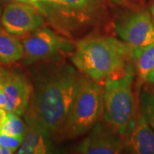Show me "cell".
I'll list each match as a JSON object with an SVG mask.
<instances>
[{
	"instance_id": "obj_14",
	"label": "cell",
	"mask_w": 154,
	"mask_h": 154,
	"mask_svg": "<svg viewBox=\"0 0 154 154\" xmlns=\"http://www.w3.org/2000/svg\"><path fill=\"white\" fill-rule=\"evenodd\" d=\"M131 59L135 62L138 76L146 82V78L154 68V42L143 47H131Z\"/></svg>"
},
{
	"instance_id": "obj_7",
	"label": "cell",
	"mask_w": 154,
	"mask_h": 154,
	"mask_svg": "<svg viewBox=\"0 0 154 154\" xmlns=\"http://www.w3.org/2000/svg\"><path fill=\"white\" fill-rule=\"evenodd\" d=\"M116 35L132 48L143 47L154 42V23L148 11L125 14L114 23Z\"/></svg>"
},
{
	"instance_id": "obj_26",
	"label": "cell",
	"mask_w": 154,
	"mask_h": 154,
	"mask_svg": "<svg viewBox=\"0 0 154 154\" xmlns=\"http://www.w3.org/2000/svg\"><path fill=\"white\" fill-rule=\"evenodd\" d=\"M1 76H2V69H0V82H1Z\"/></svg>"
},
{
	"instance_id": "obj_5",
	"label": "cell",
	"mask_w": 154,
	"mask_h": 154,
	"mask_svg": "<svg viewBox=\"0 0 154 154\" xmlns=\"http://www.w3.org/2000/svg\"><path fill=\"white\" fill-rule=\"evenodd\" d=\"M40 11L58 30L75 33L93 26L100 17L99 0H40Z\"/></svg>"
},
{
	"instance_id": "obj_9",
	"label": "cell",
	"mask_w": 154,
	"mask_h": 154,
	"mask_svg": "<svg viewBox=\"0 0 154 154\" xmlns=\"http://www.w3.org/2000/svg\"><path fill=\"white\" fill-rule=\"evenodd\" d=\"M0 83L6 96L5 109L8 112L19 116L24 115L32 98V83L24 75L19 72L3 69Z\"/></svg>"
},
{
	"instance_id": "obj_23",
	"label": "cell",
	"mask_w": 154,
	"mask_h": 154,
	"mask_svg": "<svg viewBox=\"0 0 154 154\" xmlns=\"http://www.w3.org/2000/svg\"><path fill=\"white\" fill-rule=\"evenodd\" d=\"M110 1L115 5H124L127 0H110Z\"/></svg>"
},
{
	"instance_id": "obj_3",
	"label": "cell",
	"mask_w": 154,
	"mask_h": 154,
	"mask_svg": "<svg viewBox=\"0 0 154 154\" xmlns=\"http://www.w3.org/2000/svg\"><path fill=\"white\" fill-rule=\"evenodd\" d=\"M103 86L80 75L70 110L57 139H74L88 133L103 116Z\"/></svg>"
},
{
	"instance_id": "obj_15",
	"label": "cell",
	"mask_w": 154,
	"mask_h": 154,
	"mask_svg": "<svg viewBox=\"0 0 154 154\" xmlns=\"http://www.w3.org/2000/svg\"><path fill=\"white\" fill-rule=\"evenodd\" d=\"M26 131L27 124L20 117V116L7 111V117L0 129V133L7 135L24 139Z\"/></svg>"
},
{
	"instance_id": "obj_20",
	"label": "cell",
	"mask_w": 154,
	"mask_h": 154,
	"mask_svg": "<svg viewBox=\"0 0 154 154\" xmlns=\"http://www.w3.org/2000/svg\"><path fill=\"white\" fill-rule=\"evenodd\" d=\"M7 117V110L5 108H0V129L5 123Z\"/></svg>"
},
{
	"instance_id": "obj_18",
	"label": "cell",
	"mask_w": 154,
	"mask_h": 154,
	"mask_svg": "<svg viewBox=\"0 0 154 154\" xmlns=\"http://www.w3.org/2000/svg\"><path fill=\"white\" fill-rule=\"evenodd\" d=\"M0 2L4 3H22V4H28L37 7L40 11V6H41V2L40 0H0Z\"/></svg>"
},
{
	"instance_id": "obj_6",
	"label": "cell",
	"mask_w": 154,
	"mask_h": 154,
	"mask_svg": "<svg viewBox=\"0 0 154 154\" xmlns=\"http://www.w3.org/2000/svg\"><path fill=\"white\" fill-rule=\"evenodd\" d=\"M21 40L24 49L22 60L26 65L39 62H59L72 55L75 49V44L71 40L44 26L23 36Z\"/></svg>"
},
{
	"instance_id": "obj_24",
	"label": "cell",
	"mask_w": 154,
	"mask_h": 154,
	"mask_svg": "<svg viewBox=\"0 0 154 154\" xmlns=\"http://www.w3.org/2000/svg\"><path fill=\"white\" fill-rule=\"evenodd\" d=\"M151 17H152V22L154 23V5L151 7Z\"/></svg>"
},
{
	"instance_id": "obj_25",
	"label": "cell",
	"mask_w": 154,
	"mask_h": 154,
	"mask_svg": "<svg viewBox=\"0 0 154 154\" xmlns=\"http://www.w3.org/2000/svg\"><path fill=\"white\" fill-rule=\"evenodd\" d=\"M2 7H1V5H0V23H1V14H2Z\"/></svg>"
},
{
	"instance_id": "obj_17",
	"label": "cell",
	"mask_w": 154,
	"mask_h": 154,
	"mask_svg": "<svg viewBox=\"0 0 154 154\" xmlns=\"http://www.w3.org/2000/svg\"><path fill=\"white\" fill-rule=\"evenodd\" d=\"M23 140L24 139L22 138L11 136L0 133V145L11 149L14 152H17L18 148L23 142Z\"/></svg>"
},
{
	"instance_id": "obj_8",
	"label": "cell",
	"mask_w": 154,
	"mask_h": 154,
	"mask_svg": "<svg viewBox=\"0 0 154 154\" xmlns=\"http://www.w3.org/2000/svg\"><path fill=\"white\" fill-rule=\"evenodd\" d=\"M45 21L44 15L37 7L22 3H8L1 14L2 27L17 37L43 27Z\"/></svg>"
},
{
	"instance_id": "obj_13",
	"label": "cell",
	"mask_w": 154,
	"mask_h": 154,
	"mask_svg": "<svg viewBox=\"0 0 154 154\" xmlns=\"http://www.w3.org/2000/svg\"><path fill=\"white\" fill-rule=\"evenodd\" d=\"M23 56L24 49L22 40L8 32L4 27H0V63L11 65L22 60Z\"/></svg>"
},
{
	"instance_id": "obj_10",
	"label": "cell",
	"mask_w": 154,
	"mask_h": 154,
	"mask_svg": "<svg viewBox=\"0 0 154 154\" xmlns=\"http://www.w3.org/2000/svg\"><path fill=\"white\" fill-rule=\"evenodd\" d=\"M124 150L122 137L105 122L99 121L77 146L76 152L82 154H118Z\"/></svg>"
},
{
	"instance_id": "obj_2",
	"label": "cell",
	"mask_w": 154,
	"mask_h": 154,
	"mask_svg": "<svg viewBox=\"0 0 154 154\" xmlns=\"http://www.w3.org/2000/svg\"><path fill=\"white\" fill-rule=\"evenodd\" d=\"M131 59V46L110 36L84 38L75 44L72 63L96 82L120 75Z\"/></svg>"
},
{
	"instance_id": "obj_4",
	"label": "cell",
	"mask_w": 154,
	"mask_h": 154,
	"mask_svg": "<svg viewBox=\"0 0 154 154\" xmlns=\"http://www.w3.org/2000/svg\"><path fill=\"white\" fill-rule=\"evenodd\" d=\"M134 75L128 63L120 75L105 80L103 85L104 122L122 137L126 136L134 121Z\"/></svg>"
},
{
	"instance_id": "obj_22",
	"label": "cell",
	"mask_w": 154,
	"mask_h": 154,
	"mask_svg": "<svg viewBox=\"0 0 154 154\" xmlns=\"http://www.w3.org/2000/svg\"><path fill=\"white\" fill-rule=\"evenodd\" d=\"M14 153V152L11 149L8 148L6 146H1L0 145V154H12Z\"/></svg>"
},
{
	"instance_id": "obj_19",
	"label": "cell",
	"mask_w": 154,
	"mask_h": 154,
	"mask_svg": "<svg viewBox=\"0 0 154 154\" xmlns=\"http://www.w3.org/2000/svg\"><path fill=\"white\" fill-rule=\"evenodd\" d=\"M6 96L4 92L3 87L0 83V108H5Z\"/></svg>"
},
{
	"instance_id": "obj_11",
	"label": "cell",
	"mask_w": 154,
	"mask_h": 154,
	"mask_svg": "<svg viewBox=\"0 0 154 154\" xmlns=\"http://www.w3.org/2000/svg\"><path fill=\"white\" fill-rule=\"evenodd\" d=\"M27 131L23 142L17 151L18 154H46L54 152L53 138L33 117L26 114Z\"/></svg>"
},
{
	"instance_id": "obj_12",
	"label": "cell",
	"mask_w": 154,
	"mask_h": 154,
	"mask_svg": "<svg viewBox=\"0 0 154 154\" xmlns=\"http://www.w3.org/2000/svg\"><path fill=\"white\" fill-rule=\"evenodd\" d=\"M124 149L137 154H154V131L140 110L137 121L125 136Z\"/></svg>"
},
{
	"instance_id": "obj_16",
	"label": "cell",
	"mask_w": 154,
	"mask_h": 154,
	"mask_svg": "<svg viewBox=\"0 0 154 154\" xmlns=\"http://www.w3.org/2000/svg\"><path fill=\"white\" fill-rule=\"evenodd\" d=\"M140 106L146 119L154 131V96L146 91L140 95Z\"/></svg>"
},
{
	"instance_id": "obj_21",
	"label": "cell",
	"mask_w": 154,
	"mask_h": 154,
	"mask_svg": "<svg viewBox=\"0 0 154 154\" xmlns=\"http://www.w3.org/2000/svg\"><path fill=\"white\" fill-rule=\"evenodd\" d=\"M146 82L150 84H154V68L147 75V76L146 78Z\"/></svg>"
},
{
	"instance_id": "obj_1",
	"label": "cell",
	"mask_w": 154,
	"mask_h": 154,
	"mask_svg": "<svg viewBox=\"0 0 154 154\" xmlns=\"http://www.w3.org/2000/svg\"><path fill=\"white\" fill-rule=\"evenodd\" d=\"M80 75L75 68L57 63L34 76L33 94L25 114L33 117L53 139H57L71 107Z\"/></svg>"
}]
</instances>
